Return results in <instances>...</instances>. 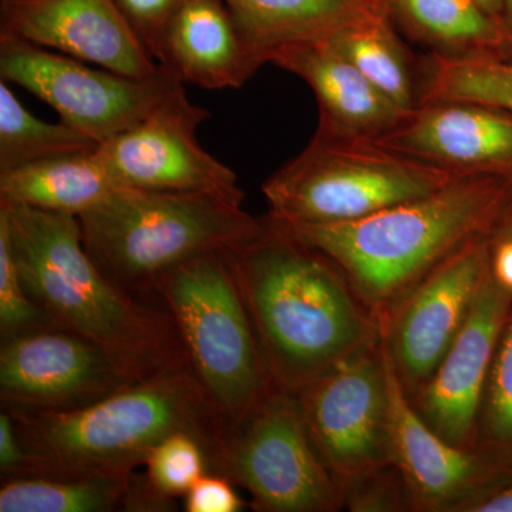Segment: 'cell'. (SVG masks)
Returning a JSON list of instances; mask_svg holds the SVG:
<instances>
[{
    "instance_id": "e575fe53",
    "label": "cell",
    "mask_w": 512,
    "mask_h": 512,
    "mask_svg": "<svg viewBox=\"0 0 512 512\" xmlns=\"http://www.w3.org/2000/svg\"><path fill=\"white\" fill-rule=\"evenodd\" d=\"M491 274L505 291L512 293V239H493Z\"/></svg>"
},
{
    "instance_id": "277c9868",
    "label": "cell",
    "mask_w": 512,
    "mask_h": 512,
    "mask_svg": "<svg viewBox=\"0 0 512 512\" xmlns=\"http://www.w3.org/2000/svg\"><path fill=\"white\" fill-rule=\"evenodd\" d=\"M12 417L25 450L16 477L133 476L150 451L178 431L202 441L215 471L229 426L190 366L80 409Z\"/></svg>"
},
{
    "instance_id": "e0dca14e",
    "label": "cell",
    "mask_w": 512,
    "mask_h": 512,
    "mask_svg": "<svg viewBox=\"0 0 512 512\" xmlns=\"http://www.w3.org/2000/svg\"><path fill=\"white\" fill-rule=\"evenodd\" d=\"M370 143L451 173H512V114L483 104H420Z\"/></svg>"
},
{
    "instance_id": "7a4b0ae2",
    "label": "cell",
    "mask_w": 512,
    "mask_h": 512,
    "mask_svg": "<svg viewBox=\"0 0 512 512\" xmlns=\"http://www.w3.org/2000/svg\"><path fill=\"white\" fill-rule=\"evenodd\" d=\"M512 173L458 174L440 190L359 220L276 227L328 255L380 325L403 296L467 242L494 235Z\"/></svg>"
},
{
    "instance_id": "ffe728a7",
    "label": "cell",
    "mask_w": 512,
    "mask_h": 512,
    "mask_svg": "<svg viewBox=\"0 0 512 512\" xmlns=\"http://www.w3.org/2000/svg\"><path fill=\"white\" fill-rule=\"evenodd\" d=\"M143 476L10 477L0 488V512L174 511Z\"/></svg>"
},
{
    "instance_id": "836d02e7",
    "label": "cell",
    "mask_w": 512,
    "mask_h": 512,
    "mask_svg": "<svg viewBox=\"0 0 512 512\" xmlns=\"http://www.w3.org/2000/svg\"><path fill=\"white\" fill-rule=\"evenodd\" d=\"M25 464V450L12 414H0V471L5 478L19 476Z\"/></svg>"
},
{
    "instance_id": "9c48e42d",
    "label": "cell",
    "mask_w": 512,
    "mask_h": 512,
    "mask_svg": "<svg viewBox=\"0 0 512 512\" xmlns=\"http://www.w3.org/2000/svg\"><path fill=\"white\" fill-rule=\"evenodd\" d=\"M0 77L100 144L136 127L184 84L161 64L153 76H126L8 33H0Z\"/></svg>"
},
{
    "instance_id": "f1b7e54d",
    "label": "cell",
    "mask_w": 512,
    "mask_h": 512,
    "mask_svg": "<svg viewBox=\"0 0 512 512\" xmlns=\"http://www.w3.org/2000/svg\"><path fill=\"white\" fill-rule=\"evenodd\" d=\"M39 328H52L43 313L30 299L20 278L9 229L0 217V333L2 342L20 333Z\"/></svg>"
},
{
    "instance_id": "8992f818",
    "label": "cell",
    "mask_w": 512,
    "mask_h": 512,
    "mask_svg": "<svg viewBox=\"0 0 512 512\" xmlns=\"http://www.w3.org/2000/svg\"><path fill=\"white\" fill-rule=\"evenodd\" d=\"M154 293L174 320L192 372L227 423H237L274 380L229 249L171 269Z\"/></svg>"
},
{
    "instance_id": "cb8c5ba5",
    "label": "cell",
    "mask_w": 512,
    "mask_h": 512,
    "mask_svg": "<svg viewBox=\"0 0 512 512\" xmlns=\"http://www.w3.org/2000/svg\"><path fill=\"white\" fill-rule=\"evenodd\" d=\"M325 39L399 109H416L419 94L409 60L383 16L352 23Z\"/></svg>"
},
{
    "instance_id": "83f0119b",
    "label": "cell",
    "mask_w": 512,
    "mask_h": 512,
    "mask_svg": "<svg viewBox=\"0 0 512 512\" xmlns=\"http://www.w3.org/2000/svg\"><path fill=\"white\" fill-rule=\"evenodd\" d=\"M144 467L148 487L171 501L184 498L192 485L211 471L207 448L198 437L185 431L160 441L148 454Z\"/></svg>"
},
{
    "instance_id": "9a60e30c",
    "label": "cell",
    "mask_w": 512,
    "mask_h": 512,
    "mask_svg": "<svg viewBox=\"0 0 512 512\" xmlns=\"http://www.w3.org/2000/svg\"><path fill=\"white\" fill-rule=\"evenodd\" d=\"M512 293L488 276L463 328L426 384L410 396L424 421L461 448L477 447L478 417Z\"/></svg>"
},
{
    "instance_id": "ba28073f",
    "label": "cell",
    "mask_w": 512,
    "mask_h": 512,
    "mask_svg": "<svg viewBox=\"0 0 512 512\" xmlns=\"http://www.w3.org/2000/svg\"><path fill=\"white\" fill-rule=\"evenodd\" d=\"M214 473L251 495L261 512H333L343 491L323 463L296 393L272 384L237 423L229 424Z\"/></svg>"
},
{
    "instance_id": "603a6c76",
    "label": "cell",
    "mask_w": 512,
    "mask_h": 512,
    "mask_svg": "<svg viewBox=\"0 0 512 512\" xmlns=\"http://www.w3.org/2000/svg\"><path fill=\"white\" fill-rule=\"evenodd\" d=\"M404 19L437 55L501 56L512 49L503 23L491 18L476 0H396Z\"/></svg>"
},
{
    "instance_id": "d4e9b609",
    "label": "cell",
    "mask_w": 512,
    "mask_h": 512,
    "mask_svg": "<svg viewBox=\"0 0 512 512\" xmlns=\"http://www.w3.org/2000/svg\"><path fill=\"white\" fill-rule=\"evenodd\" d=\"M99 146V141L63 121L55 124L37 119L20 103L8 82L0 83V174Z\"/></svg>"
},
{
    "instance_id": "6da1fadb",
    "label": "cell",
    "mask_w": 512,
    "mask_h": 512,
    "mask_svg": "<svg viewBox=\"0 0 512 512\" xmlns=\"http://www.w3.org/2000/svg\"><path fill=\"white\" fill-rule=\"evenodd\" d=\"M229 249L276 386L298 393L382 340L379 320L328 255L276 227Z\"/></svg>"
},
{
    "instance_id": "1f68e13d",
    "label": "cell",
    "mask_w": 512,
    "mask_h": 512,
    "mask_svg": "<svg viewBox=\"0 0 512 512\" xmlns=\"http://www.w3.org/2000/svg\"><path fill=\"white\" fill-rule=\"evenodd\" d=\"M187 512H239L245 503L231 478L220 473L204 474L184 497Z\"/></svg>"
},
{
    "instance_id": "44dd1931",
    "label": "cell",
    "mask_w": 512,
    "mask_h": 512,
    "mask_svg": "<svg viewBox=\"0 0 512 512\" xmlns=\"http://www.w3.org/2000/svg\"><path fill=\"white\" fill-rule=\"evenodd\" d=\"M97 148L0 174V201L79 218L121 188Z\"/></svg>"
},
{
    "instance_id": "d590c367",
    "label": "cell",
    "mask_w": 512,
    "mask_h": 512,
    "mask_svg": "<svg viewBox=\"0 0 512 512\" xmlns=\"http://www.w3.org/2000/svg\"><path fill=\"white\" fill-rule=\"evenodd\" d=\"M476 2L491 18L497 19L504 25V0H476Z\"/></svg>"
},
{
    "instance_id": "d6986e66",
    "label": "cell",
    "mask_w": 512,
    "mask_h": 512,
    "mask_svg": "<svg viewBox=\"0 0 512 512\" xmlns=\"http://www.w3.org/2000/svg\"><path fill=\"white\" fill-rule=\"evenodd\" d=\"M157 63L183 83L224 90L244 86L266 59L222 0H183L165 29Z\"/></svg>"
},
{
    "instance_id": "484cf974",
    "label": "cell",
    "mask_w": 512,
    "mask_h": 512,
    "mask_svg": "<svg viewBox=\"0 0 512 512\" xmlns=\"http://www.w3.org/2000/svg\"><path fill=\"white\" fill-rule=\"evenodd\" d=\"M467 101L512 114V62L501 56L431 57L419 104Z\"/></svg>"
},
{
    "instance_id": "8fae6325",
    "label": "cell",
    "mask_w": 512,
    "mask_h": 512,
    "mask_svg": "<svg viewBox=\"0 0 512 512\" xmlns=\"http://www.w3.org/2000/svg\"><path fill=\"white\" fill-rule=\"evenodd\" d=\"M210 113L178 87L147 119L101 143V160L121 187L204 194L242 205L237 174L201 147L197 128Z\"/></svg>"
},
{
    "instance_id": "30bf717a",
    "label": "cell",
    "mask_w": 512,
    "mask_h": 512,
    "mask_svg": "<svg viewBox=\"0 0 512 512\" xmlns=\"http://www.w3.org/2000/svg\"><path fill=\"white\" fill-rule=\"evenodd\" d=\"M296 396L313 446L343 494L350 484L393 464L382 340Z\"/></svg>"
},
{
    "instance_id": "4dcf8cb0",
    "label": "cell",
    "mask_w": 512,
    "mask_h": 512,
    "mask_svg": "<svg viewBox=\"0 0 512 512\" xmlns=\"http://www.w3.org/2000/svg\"><path fill=\"white\" fill-rule=\"evenodd\" d=\"M148 55L156 59L168 23L183 0H113Z\"/></svg>"
},
{
    "instance_id": "3957f363",
    "label": "cell",
    "mask_w": 512,
    "mask_h": 512,
    "mask_svg": "<svg viewBox=\"0 0 512 512\" xmlns=\"http://www.w3.org/2000/svg\"><path fill=\"white\" fill-rule=\"evenodd\" d=\"M20 278L52 328L92 340L140 379L190 366L163 305L130 295L87 254L79 218L0 201Z\"/></svg>"
},
{
    "instance_id": "52a82bcc",
    "label": "cell",
    "mask_w": 512,
    "mask_h": 512,
    "mask_svg": "<svg viewBox=\"0 0 512 512\" xmlns=\"http://www.w3.org/2000/svg\"><path fill=\"white\" fill-rule=\"evenodd\" d=\"M458 174L360 140L315 134L262 185L268 217L289 224L359 220L440 190Z\"/></svg>"
},
{
    "instance_id": "4fadbf2b",
    "label": "cell",
    "mask_w": 512,
    "mask_h": 512,
    "mask_svg": "<svg viewBox=\"0 0 512 512\" xmlns=\"http://www.w3.org/2000/svg\"><path fill=\"white\" fill-rule=\"evenodd\" d=\"M493 235L467 242L400 299L383 340L409 396L419 392L463 328L491 274Z\"/></svg>"
},
{
    "instance_id": "ac0fdd59",
    "label": "cell",
    "mask_w": 512,
    "mask_h": 512,
    "mask_svg": "<svg viewBox=\"0 0 512 512\" xmlns=\"http://www.w3.org/2000/svg\"><path fill=\"white\" fill-rule=\"evenodd\" d=\"M269 63L311 87L319 104V136L373 141L409 114L379 92L325 37L279 47Z\"/></svg>"
},
{
    "instance_id": "5b68a950",
    "label": "cell",
    "mask_w": 512,
    "mask_h": 512,
    "mask_svg": "<svg viewBox=\"0 0 512 512\" xmlns=\"http://www.w3.org/2000/svg\"><path fill=\"white\" fill-rule=\"evenodd\" d=\"M79 221L84 248L100 271L123 291L150 302L171 269L237 248L264 227L242 205L222 198L128 187Z\"/></svg>"
},
{
    "instance_id": "f546056e",
    "label": "cell",
    "mask_w": 512,
    "mask_h": 512,
    "mask_svg": "<svg viewBox=\"0 0 512 512\" xmlns=\"http://www.w3.org/2000/svg\"><path fill=\"white\" fill-rule=\"evenodd\" d=\"M345 507L356 512L412 510L402 474L393 464L350 484L345 490Z\"/></svg>"
},
{
    "instance_id": "7402d4cb",
    "label": "cell",
    "mask_w": 512,
    "mask_h": 512,
    "mask_svg": "<svg viewBox=\"0 0 512 512\" xmlns=\"http://www.w3.org/2000/svg\"><path fill=\"white\" fill-rule=\"evenodd\" d=\"M239 28L264 55L279 47L323 39L336 30L382 16L370 0H222Z\"/></svg>"
},
{
    "instance_id": "d6a6232c",
    "label": "cell",
    "mask_w": 512,
    "mask_h": 512,
    "mask_svg": "<svg viewBox=\"0 0 512 512\" xmlns=\"http://www.w3.org/2000/svg\"><path fill=\"white\" fill-rule=\"evenodd\" d=\"M466 512H512V458L501 460L500 474Z\"/></svg>"
},
{
    "instance_id": "74e56055",
    "label": "cell",
    "mask_w": 512,
    "mask_h": 512,
    "mask_svg": "<svg viewBox=\"0 0 512 512\" xmlns=\"http://www.w3.org/2000/svg\"><path fill=\"white\" fill-rule=\"evenodd\" d=\"M504 26L512 40V0H504Z\"/></svg>"
},
{
    "instance_id": "4316f807",
    "label": "cell",
    "mask_w": 512,
    "mask_h": 512,
    "mask_svg": "<svg viewBox=\"0 0 512 512\" xmlns=\"http://www.w3.org/2000/svg\"><path fill=\"white\" fill-rule=\"evenodd\" d=\"M477 447L500 460L512 458V313L498 339L485 384Z\"/></svg>"
},
{
    "instance_id": "8d00e7d4",
    "label": "cell",
    "mask_w": 512,
    "mask_h": 512,
    "mask_svg": "<svg viewBox=\"0 0 512 512\" xmlns=\"http://www.w3.org/2000/svg\"><path fill=\"white\" fill-rule=\"evenodd\" d=\"M507 238L512 239V204L510 205V208H508L507 212H505L503 220H501L500 225L495 229L493 235V239Z\"/></svg>"
},
{
    "instance_id": "2e32d148",
    "label": "cell",
    "mask_w": 512,
    "mask_h": 512,
    "mask_svg": "<svg viewBox=\"0 0 512 512\" xmlns=\"http://www.w3.org/2000/svg\"><path fill=\"white\" fill-rule=\"evenodd\" d=\"M0 33L126 76L160 70L113 0H2Z\"/></svg>"
},
{
    "instance_id": "7c38bea8",
    "label": "cell",
    "mask_w": 512,
    "mask_h": 512,
    "mask_svg": "<svg viewBox=\"0 0 512 512\" xmlns=\"http://www.w3.org/2000/svg\"><path fill=\"white\" fill-rule=\"evenodd\" d=\"M92 340L39 328L2 342L0 397L12 414L67 412L140 382Z\"/></svg>"
},
{
    "instance_id": "5bb4252c",
    "label": "cell",
    "mask_w": 512,
    "mask_h": 512,
    "mask_svg": "<svg viewBox=\"0 0 512 512\" xmlns=\"http://www.w3.org/2000/svg\"><path fill=\"white\" fill-rule=\"evenodd\" d=\"M389 380L390 448L412 510L466 512L493 484L501 460L481 448H461L440 437L423 417L397 375L382 335Z\"/></svg>"
}]
</instances>
